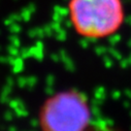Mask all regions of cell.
<instances>
[{"instance_id":"cell-1","label":"cell","mask_w":131,"mask_h":131,"mask_svg":"<svg viewBox=\"0 0 131 131\" xmlns=\"http://www.w3.org/2000/svg\"><path fill=\"white\" fill-rule=\"evenodd\" d=\"M91 114L87 99L74 91L60 92L45 102L39 113L42 131H85Z\"/></svg>"},{"instance_id":"cell-2","label":"cell","mask_w":131,"mask_h":131,"mask_svg":"<svg viewBox=\"0 0 131 131\" xmlns=\"http://www.w3.org/2000/svg\"><path fill=\"white\" fill-rule=\"evenodd\" d=\"M71 21L81 34L88 37L108 35L120 26V0H72Z\"/></svg>"}]
</instances>
